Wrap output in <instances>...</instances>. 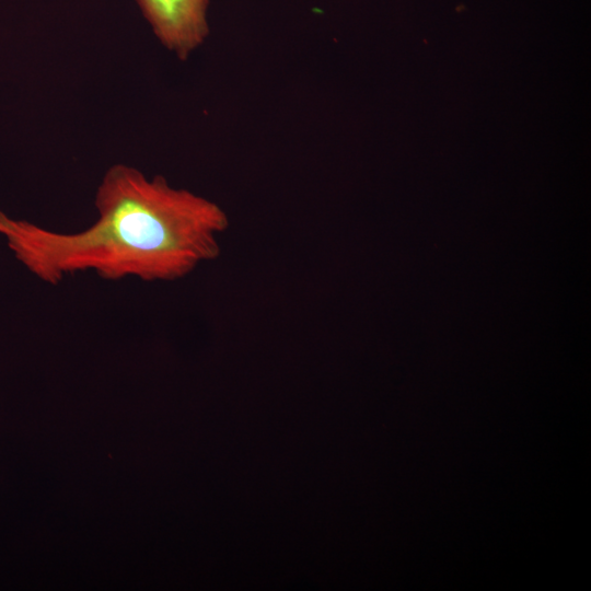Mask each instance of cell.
<instances>
[{"instance_id": "obj_1", "label": "cell", "mask_w": 591, "mask_h": 591, "mask_svg": "<svg viewBox=\"0 0 591 591\" xmlns=\"http://www.w3.org/2000/svg\"><path fill=\"white\" fill-rule=\"evenodd\" d=\"M94 206L96 220L80 232H56L0 212V234L15 257L49 285L89 270L111 281L154 282L182 279L216 259L230 225L217 202L123 163L105 172Z\"/></svg>"}, {"instance_id": "obj_2", "label": "cell", "mask_w": 591, "mask_h": 591, "mask_svg": "<svg viewBox=\"0 0 591 591\" xmlns=\"http://www.w3.org/2000/svg\"><path fill=\"white\" fill-rule=\"evenodd\" d=\"M159 42L186 60L209 35V0H136Z\"/></svg>"}]
</instances>
